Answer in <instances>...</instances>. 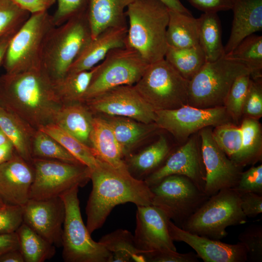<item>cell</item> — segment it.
Wrapping results in <instances>:
<instances>
[{"instance_id": "18", "label": "cell", "mask_w": 262, "mask_h": 262, "mask_svg": "<svg viewBox=\"0 0 262 262\" xmlns=\"http://www.w3.org/2000/svg\"><path fill=\"white\" fill-rule=\"evenodd\" d=\"M136 226L133 235L135 245L143 254L177 251L168 228L169 219L153 205L137 206Z\"/></svg>"}, {"instance_id": "56", "label": "cell", "mask_w": 262, "mask_h": 262, "mask_svg": "<svg viewBox=\"0 0 262 262\" xmlns=\"http://www.w3.org/2000/svg\"><path fill=\"white\" fill-rule=\"evenodd\" d=\"M9 142L11 141L0 127V146Z\"/></svg>"}, {"instance_id": "31", "label": "cell", "mask_w": 262, "mask_h": 262, "mask_svg": "<svg viewBox=\"0 0 262 262\" xmlns=\"http://www.w3.org/2000/svg\"><path fill=\"white\" fill-rule=\"evenodd\" d=\"M98 242L112 254V262H145L135 245L133 235L126 229H118L107 234Z\"/></svg>"}, {"instance_id": "29", "label": "cell", "mask_w": 262, "mask_h": 262, "mask_svg": "<svg viewBox=\"0 0 262 262\" xmlns=\"http://www.w3.org/2000/svg\"><path fill=\"white\" fill-rule=\"evenodd\" d=\"M168 47L184 49L198 45V18L169 9L166 32Z\"/></svg>"}, {"instance_id": "38", "label": "cell", "mask_w": 262, "mask_h": 262, "mask_svg": "<svg viewBox=\"0 0 262 262\" xmlns=\"http://www.w3.org/2000/svg\"><path fill=\"white\" fill-rule=\"evenodd\" d=\"M32 155L33 158H45L82 164L57 140L40 130L36 131L33 137Z\"/></svg>"}, {"instance_id": "51", "label": "cell", "mask_w": 262, "mask_h": 262, "mask_svg": "<svg viewBox=\"0 0 262 262\" xmlns=\"http://www.w3.org/2000/svg\"><path fill=\"white\" fill-rule=\"evenodd\" d=\"M17 249H19V244L16 232L0 234V257L8 251Z\"/></svg>"}, {"instance_id": "4", "label": "cell", "mask_w": 262, "mask_h": 262, "mask_svg": "<svg viewBox=\"0 0 262 262\" xmlns=\"http://www.w3.org/2000/svg\"><path fill=\"white\" fill-rule=\"evenodd\" d=\"M91 39L87 12L51 30L43 50L41 67L52 83L66 75L72 64Z\"/></svg>"}, {"instance_id": "40", "label": "cell", "mask_w": 262, "mask_h": 262, "mask_svg": "<svg viewBox=\"0 0 262 262\" xmlns=\"http://www.w3.org/2000/svg\"><path fill=\"white\" fill-rule=\"evenodd\" d=\"M30 15L12 0H0V41L16 33Z\"/></svg>"}, {"instance_id": "37", "label": "cell", "mask_w": 262, "mask_h": 262, "mask_svg": "<svg viewBox=\"0 0 262 262\" xmlns=\"http://www.w3.org/2000/svg\"><path fill=\"white\" fill-rule=\"evenodd\" d=\"M39 130L57 140L80 163L91 170L97 166L99 160L95 156L91 148L56 124H48Z\"/></svg>"}, {"instance_id": "20", "label": "cell", "mask_w": 262, "mask_h": 262, "mask_svg": "<svg viewBox=\"0 0 262 262\" xmlns=\"http://www.w3.org/2000/svg\"><path fill=\"white\" fill-rule=\"evenodd\" d=\"M34 177L32 164L16 151L0 164V199L6 205L24 206L29 199Z\"/></svg>"}, {"instance_id": "49", "label": "cell", "mask_w": 262, "mask_h": 262, "mask_svg": "<svg viewBox=\"0 0 262 262\" xmlns=\"http://www.w3.org/2000/svg\"><path fill=\"white\" fill-rule=\"evenodd\" d=\"M193 7L204 13L230 10L233 0H187Z\"/></svg>"}, {"instance_id": "2", "label": "cell", "mask_w": 262, "mask_h": 262, "mask_svg": "<svg viewBox=\"0 0 262 262\" xmlns=\"http://www.w3.org/2000/svg\"><path fill=\"white\" fill-rule=\"evenodd\" d=\"M90 180L92 189L85 210L86 226L91 234L102 226L119 204L152 205L153 195L150 187L144 181L132 177L128 170L115 168L99 160L97 166L91 170Z\"/></svg>"}, {"instance_id": "55", "label": "cell", "mask_w": 262, "mask_h": 262, "mask_svg": "<svg viewBox=\"0 0 262 262\" xmlns=\"http://www.w3.org/2000/svg\"><path fill=\"white\" fill-rule=\"evenodd\" d=\"M15 33L9 35L0 41V66H2L3 60L9 43Z\"/></svg>"}, {"instance_id": "16", "label": "cell", "mask_w": 262, "mask_h": 262, "mask_svg": "<svg viewBox=\"0 0 262 262\" xmlns=\"http://www.w3.org/2000/svg\"><path fill=\"white\" fill-rule=\"evenodd\" d=\"M65 206L61 196L29 199L23 206V223L56 247L62 246Z\"/></svg>"}, {"instance_id": "5", "label": "cell", "mask_w": 262, "mask_h": 262, "mask_svg": "<svg viewBox=\"0 0 262 262\" xmlns=\"http://www.w3.org/2000/svg\"><path fill=\"white\" fill-rule=\"evenodd\" d=\"M246 222L247 217L241 209L239 193L233 188L225 189L209 196L181 229L220 240L227 236L228 227Z\"/></svg>"}, {"instance_id": "43", "label": "cell", "mask_w": 262, "mask_h": 262, "mask_svg": "<svg viewBox=\"0 0 262 262\" xmlns=\"http://www.w3.org/2000/svg\"><path fill=\"white\" fill-rule=\"evenodd\" d=\"M242 115L244 117L259 120L262 116V78L250 79L243 104Z\"/></svg>"}, {"instance_id": "48", "label": "cell", "mask_w": 262, "mask_h": 262, "mask_svg": "<svg viewBox=\"0 0 262 262\" xmlns=\"http://www.w3.org/2000/svg\"><path fill=\"white\" fill-rule=\"evenodd\" d=\"M239 194L241 209L247 218H254L262 213V195L252 192Z\"/></svg>"}, {"instance_id": "22", "label": "cell", "mask_w": 262, "mask_h": 262, "mask_svg": "<svg viewBox=\"0 0 262 262\" xmlns=\"http://www.w3.org/2000/svg\"><path fill=\"white\" fill-rule=\"evenodd\" d=\"M230 34L224 47L225 55L245 38L262 29V0H233Z\"/></svg>"}, {"instance_id": "47", "label": "cell", "mask_w": 262, "mask_h": 262, "mask_svg": "<svg viewBox=\"0 0 262 262\" xmlns=\"http://www.w3.org/2000/svg\"><path fill=\"white\" fill-rule=\"evenodd\" d=\"M145 262H197L198 257L193 252L180 253L177 251L166 250L143 255Z\"/></svg>"}, {"instance_id": "8", "label": "cell", "mask_w": 262, "mask_h": 262, "mask_svg": "<svg viewBox=\"0 0 262 262\" xmlns=\"http://www.w3.org/2000/svg\"><path fill=\"white\" fill-rule=\"evenodd\" d=\"M76 186L60 196L65 206L62 257L66 262H112V254L92 239L83 223Z\"/></svg>"}, {"instance_id": "9", "label": "cell", "mask_w": 262, "mask_h": 262, "mask_svg": "<svg viewBox=\"0 0 262 262\" xmlns=\"http://www.w3.org/2000/svg\"><path fill=\"white\" fill-rule=\"evenodd\" d=\"M189 81L164 58L149 64L134 86L155 111L188 105Z\"/></svg>"}, {"instance_id": "11", "label": "cell", "mask_w": 262, "mask_h": 262, "mask_svg": "<svg viewBox=\"0 0 262 262\" xmlns=\"http://www.w3.org/2000/svg\"><path fill=\"white\" fill-rule=\"evenodd\" d=\"M150 188L153 195L152 205L180 228L209 197L182 175L167 176Z\"/></svg>"}, {"instance_id": "50", "label": "cell", "mask_w": 262, "mask_h": 262, "mask_svg": "<svg viewBox=\"0 0 262 262\" xmlns=\"http://www.w3.org/2000/svg\"><path fill=\"white\" fill-rule=\"evenodd\" d=\"M30 14L48 11L57 0H12Z\"/></svg>"}, {"instance_id": "41", "label": "cell", "mask_w": 262, "mask_h": 262, "mask_svg": "<svg viewBox=\"0 0 262 262\" xmlns=\"http://www.w3.org/2000/svg\"><path fill=\"white\" fill-rule=\"evenodd\" d=\"M250 79V74L237 78L232 83L224 104L227 113L236 124L242 116L243 104Z\"/></svg>"}, {"instance_id": "32", "label": "cell", "mask_w": 262, "mask_h": 262, "mask_svg": "<svg viewBox=\"0 0 262 262\" xmlns=\"http://www.w3.org/2000/svg\"><path fill=\"white\" fill-rule=\"evenodd\" d=\"M25 262H43L52 258L56 246L22 223L16 231Z\"/></svg>"}, {"instance_id": "45", "label": "cell", "mask_w": 262, "mask_h": 262, "mask_svg": "<svg viewBox=\"0 0 262 262\" xmlns=\"http://www.w3.org/2000/svg\"><path fill=\"white\" fill-rule=\"evenodd\" d=\"M23 223V206L5 204L0 208V234L16 231Z\"/></svg>"}, {"instance_id": "54", "label": "cell", "mask_w": 262, "mask_h": 262, "mask_svg": "<svg viewBox=\"0 0 262 262\" xmlns=\"http://www.w3.org/2000/svg\"><path fill=\"white\" fill-rule=\"evenodd\" d=\"M171 10L192 15L191 12L185 7L180 0H160Z\"/></svg>"}, {"instance_id": "15", "label": "cell", "mask_w": 262, "mask_h": 262, "mask_svg": "<svg viewBox=\"0 0 262 262\" xmlns=\"http://www.w3.org/2000/svg\"><path fill=\"white\" fill-rule=\"evenodd\" d=\"M200 151L205 171L204 193L208 196L225 189H234L242 168L236 165L218 147L211 127L200 131Z\"/></svg>"}, {"instance_id": "21", "label": "cell", "mask_w": 262, "mask_h": 262, "mask_svg": "<svg viewBox=\"0 0 262 262\" xmlns=\"http://www.w3.org/2000/svg\"><path fill=\"white\" fill-rule=\"evenodd\" d=\"M127 32L128 25L110 27L101 32L83 48L67 74L91 69L110 50L126 45Z\"/></svg>"}, {"instance_id": "14", "label": "cell", "mask_w": 262, "mask_h": 262, "mask_svg": "<svg viewBox=\"0 0 262 262\" xmlns=\"http://www.w3.org/2000/svg\"><path fill=\"white\" fill-rule=\"evenodd\" d=\"M83 103L93 115L123 116L146 124L155 123V111L134 85L113 88Z\"/></svg>"}, {"instance_id": "53", "label": "cell", "mask_w": 262, "mask_h": 262, "mask_svg": "<svg viewBox=\"0 0 262 262\" xmlns=\"http://www.w3.org/2000/svg\"><path fill=\"white\" fill-rule=\"evenodd\" d=\"M0 262H25L19 249L8 251L0 257Z\"/></svg>"}, {"instance_id": "6", "label": "cell", "mask_w": 262, "mask_h": 262, "mask_svg": "<svg viewBox=\"0 0 262 262\" xmlns=\"http://www.w3.org/2000/svg\"><path fill=\"white\" fill-rule=\"evenodd\" d=\"M55 26L48 11L31 14L11 38L2 66L7 73H16L41 67L47 38Z\"/></svg>"}, {"instance_id": "44", "label": "cell", "mask_w": 262, "mask_h": 262, "mask_svg": "<svg viewBox=\"0 0 262 262\" xmlns=\"http://www.w3.org/2000/svg\"><path fill=\"white\" fill-rule=\"evenodd\" d=\"M90 0H57V8L52 16L55 26L87 12Z\"/></svg>"}, {"instance_id": "3", "label": "cell", "mask_w": 262, "mask_h": 262, "mask_svg": "<svg viewBox=\"0 0 262 262\" xmlns=\"http://www.w3.org/2000/svg\"><path fill=\"white\" fill-rule=\"evenodd\" d=\"M126 46L136 50L148 64L164 58L169 9L160 0H134L127 8Z\"/></svg>"}, {"instance_id": "46", "label": "cell", "mask_w": 262, "mask_h": 262, "mask_svg": "<svg viewBox=\"0 0 262 262\" xmlns=\"http://www.w3.org/2000/svg\"><path fill=\"white\" fill-rule=\"evenodd\" d=\"M234 189L239 193L252 192L262 195V165L242 171Z\"/></svg>"}, {"instance_id": "35", "label": "cell", "mask_w": 262, "mask_h": 262, "mask_svg": "<svg viewBox=\"0 0 262 262\" xmlns=\"http://www.w3.org/2000/svg\"><path fill=\"white\" fill-rule=\"evenodd\" d=\"M164 59L188 81L207 62L205 54L199 45L184 49L168 47Z\"/></svg>"}, {"instance_id": "57", "label": "cell", "mask_w": 262, "mask_h": 262, "mask_svg": "<svg viewBox=\"0 0 262 262\" xmlns=\"http://www.w3.org/2000/svg\"><path fill=\"white\" fill-rule=\"evenodd\" d=\"M4 205L5 204L3 203V202L0 199V208Z\"/></svg>"}, {"instance_id": "1", "label": "cell", "mask_w": 262, "mask_h": 262, "mask_svg": "<svg viewBox=\"0 0 262 262\" xmlns=\"http://www.w3.org/2000/svg\"><path fill=\"white\" fill-rule=\"evenodd\" d=\"M63 105L41 67L0 76V106L36 130L54 123Z\"/></svg>"}, {"instance_id": "30", "label": "cell", "mask_w": 262, "mask_h": 262, "mask_svg": "<svg viewBox=\"0 0 262 262\" xmlns=\"http://www.w3.org/2000/svg\"><path fill=\"white\" fill-rule=\"evenodd\" d=\"M198 45L207 62L215 61L225 55L222 29L217 13H204L198 18Z\"/></svg>"}, {"instance_id": "23", "label": "cell", "mask_w": 262, "mask_h": 262, "mask_svg": "<svg viewBox=\"0 0 262 262\" xmlns=\"http://www.w3.org/2000/svg\"><path fill=\"white\" fill-rule=\"evenodd\" d=\"M90 147L96 158L113 167L128 170L121 148L107 120L94 115Z\"/></svg>"}, {"instance_id": "36", "label": "cell", "mask_w": 262, "mask_h": 262, "mask_svg": "<svg viewBox=\"0 0 262 262\" xmlns=\"http://www.w3.org/2000/svg\"><path fill=\"white\" fill-rule=\"evenodd\" d=\"M225 57L247 66L251 78H262V36L254 33L247 36Z\"/></svg>"}, {"instance_id": "33", "label": "cell", "mask_w": 262, "mask_h": 262, "mask_svg": "<svg viewBox=\"0 0 262 262\" xmlns=\"http://www.w3.org/2000/svg\"><path fill=\"white\" fill-rule=\"evenodd\" d=\"M96 70V66L89 70L68 73L52 83L55 93L63 105L83 102Z\"/></svg>"}, {"instance_id": "25", "label": "cell", "mask_w": 262, "mask_h": 262, "mask_svg": "<svg viewBox=\"0 0 262 262\" xmlns=\"http://www.w3.org/2000/svg\"><path fill=\"white\" fill-rule=\"evenodd\" d=\"M170 153L166 138L161 135L143 150L125 157L124 161L130 175L138 180L144 181L163 164Z\"/></svg>"}, {"instance_id": "7", "label": "cell", "mask_w": 262, "mask_h": 262, "mask_svg": "<svg viewBox=\"0 0 262 262\" xmlns=\"http://www.w3.org/2000/svg\"><path fill=\"white\" fill-rule=\"evenodd\" d=\"M251 73L247 66L225 56L214 62H207L189 81L188 105L200 108L224 106L235 79Z\"/></svg>"}, {"instance_id": "19", "label": "cell", "mask_w": 262, "mask_h": 262, "mask_svg": "<svg viewBox=\"0 0 262 262\" xmlns=\"http://www.w3.org/2000/svg\"><path fill=\"white\" fill-rule=\"evenodd\" d=\"M170 235L174 241L183 242L196 252L205 262H245L247 261L246 248L240 242L229 244L220 240L200 236L185 230L168 221Z\"/></svg>"}, {"instance_id": "28", "label": "cell", "mask_w": 262, "mask_h": 262, "mask_svg": "<svg viewBox=\"0 0 262 262\" xmlns=\"http://www.w3.org/2000/svg\"><path fill=\"white\" fill-rule=\"evenodd\" d=\"M0 127L13 144L17 154L32 164V144L37 130L0 106Z\"/></svg>"}, {"instance_id": "26", "label": "cell", "mask_w": 262, "mask_h": 262, "mask_svg": "<svg viewBox=\"0 0 262 262\" xmlns=\"http://www.w3.org/2000/svg\"><path fill=\"white\" fill-rule=\"evenodd\" d=\"M101 116L110 125L124 158L131 153L138 143L159 129L155 123L146 124L123 116Z\"/></svg>"}, {"instance_id": "39", "label": "cell", "mask_w": 262, "mask_h": 262, "mask_svg": "<svg viewBox=\"0 0 262 262\" xmlns=\"http://www.w3.org/2000/svg\"><path fill=\"white\" fill-rule=\"evenodd\" d=\"M212 136L218 147L238 166L242 147L240 127L231 122L224 123L214 127Z\"/></svg>"}, {"instance_id": "13", "label": "cell", "mask_w": 262, "mask_h": 262, "mask_svg": "<svg viewBox=\"0 0 262 262\" xmlns=\"http://www.w3.org/2000/svg\"><path fill=\"white\" fill-rule=\"evenodd\" d=\"M155 123L178 139L184 140L201 130L231 122L224 106L200 108L186 105L155 111Z\"/></svg>"}, {"instance_id": "42", "label": "cell", "mask_w": 262, "mask_h": 262, "mask_svg": "<svg viewBox=\"0 0 262 262\" xmlns=\"http://www.w3.org/2000/svg\"><path fill=\"white\" fill-rule=\"evenodd\" d=\"M238 239L246 249L247 261H262V225H250L239 234Z\"/></svg>"}, {"instance_id": "52", "label": "cell", "mask_w": 262, "mask_h": 262, "mask_svg": "<svg viewBox=\"0 0 262 262\" xmlns=\"http://www.w3.org/2000/svg\"><path fill=\"white\" fill-rule=\"evenodd\" d=\"M15 152V147L11 142L0 146V164L11 159Z\"/></svg>"}, {"instance_id": "24", "label": "cell", "mask_w": 262, "mask_h": 262, "mask_svg": "<svg viewBox=\"0 0 262 262\" xmlns=\"http://www.w3.org/2000/svg\"><path fill=\"white\" fill-rule=\"evenodd\" d=\"M134 0H90L87 9L92 39L104 30L128 25L126 10Z\"/></svg>"}, {"instance_id": "17", "label": "cell", "mask_w": 262, "mask_h": 262, "mask_svg": "<svg viewBox=\"0 0 262 262\" xmlns=\"http://www.w3.org/2000/svg\"><path fill=\"white\" fill-rule=\"evenodd\" d=\"M172 175L188 178L204 192L205 171L200 148L195 137H192L184 144L171 152L163 164L144 181L150 187Z\"/></svg>"}, {"instance_id": "34", "label": "cell", "mask_w": 262, "mask_h": 262, "mask_svg": "<svg viewBox=\"0 0 262 262\" xmlns=\"http://www.w3.org/2000/svg\"><path fill=\"white\" fill-rule=\"evenodd\" d=\"M240 127L242 147L238 166L243 168L262 160V133L261 124L256 119L244 117Z\"/></svg>"}, {"instance_id": "27", "label": "cell", "mask_w": 262, "mask_h": 262, "mask_svg": "<svg viewBox=\"0 0 262 262\" xmlns=\"http://www.w3.org/2000/svg\"><path fill=\"white\" fill-rule=\"evenodd\" d=\"M93 117L84 103H73L63 105L54 123L90 147Z\"/></svg>"}, {"instance_id": "12", "label": "cell", "mask_w": 262, "mask_h": 262, "mask_svg": "<svg viewBox=\"0 0 262 262\" xmlns=\"http://www.w3.org/2000/svg\"><path fill=\"white\" fill-rule=\"evenodd\" d=\"M34 177L29 199L60 196L70 189L83 187L90 180L91 169L82 164L33 158Z\"/></svg>"}, {"instance_id": "10", "label": "cell", "mask_w": 262, "mask_h": 262, "mask_svg": "<svg viewBox=\"0 0 262 262\" xmlns=\"http://www.w3.org/2000/svg\"><path fill=\"white\" fill-rule=\"evenodd\" d=\"M149 65L132 48L125 46L112 49L96 66L83 102L113 88L134 85Z\"/></svg>"}]
</instances>
